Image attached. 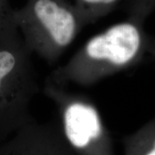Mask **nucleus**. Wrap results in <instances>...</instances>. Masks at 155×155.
<instances>
[{
	"label": "nucleus",
	"mask_w": 155,
	"mask_h": 155,
	"mask_svg": "<svg viewBox=\"0 0 155 155\" xmlns=\"http://www.w3.org/2000/svg\"><path fill=\"white\" fill-rule=\"evenodd\" d=\"M144 23L128 17L93 36L48 80L61 86L73 83L89 87L155 60V39L144 30Z\"/></svg>",
	"instance_id": "f257e3e1"
},
{
	"label": "nucleus",
	"mask_w": 155,
	"mask_h": 155,
	"mask_svg": "<svg viewBox=\"0 0 155 155\" xmlns=\"http://www.w3.org/2000/svg\"><path fill=\"white\" fill-rule=\"evenodd\" d=\"M18 28L31 53L54 63L71 45L85 25L70 0H28L15 10Z\"/></svg>",
	"instance_id": "f03ea898"
},
{
	"label": "nucleus",
	"mask_w": 155,
	"mask_h": 155,
	"mask_svg": "<svg viewBox=\"0 0 155 155\" xmlns=\"http://www.w3.org/2000/svg\"><path fill=\"white\" fill-rule=\"evenodd\" d=\"M44 93L55 103L64 139L76 155H114L111 138L95 103L47 80Z\"/></svg>",
	"instance_id": "7ed1b4c3"
},
{
	"label": "nucleus",
	"mask_w": 155,
	"mask_h": 155,
	"mask_svg": "<svg viewBox=\"0 0 155 155\" xmlns=\"http://www.w3.org/2000/svg\"><path fill=\"white\" fill-rule=\"evenodd\" d=\"M31 54L23 41L0 45V142L35 121L30 104L39 87Z\"/></svg>",
	"instance_id": "20e7f679"
},
{
	"label": "nucleus",
	"mask_w": 155,
	"mask_h": 155,
	"mask_svg": "<svg viewBox=\"0 0 155 155\" xmlns=\"http://www.w3.org/2000/svg\"><path fill=\"white\" fill-rule=\"evenodd\" d=\"M0 155H76L64 139L58 124L35 121L19 129L0 146Z\"/></svg>",
	"instance_id": "39448f33"
},
{
	"label": "nucleus",
	"mask_w": 155,
	"mask_h": 155,
	"mask_svg": "<svg viewBox=\"0 0 155 155\" xmlns=\"http://www.w3.org/2000/svg\"><path fill=\"white\" fill-rule=\"evenodd\" d=\"M124 155H155V116L123 140Z\"/></svg>",
	"instance_id": "423d86ee"
},
{
	"label": "nucleus",
	"mask_w": 155,
	"mask_h": 155,
	"mask_svg": "<svg viewBox=\"0 0 155 155\" xmlns=\"http://www.w3.org/2000/svg\"><path fill=\"white\" fill-rule=\"evenodd\" d=\"M122 0H73L85 25L96 22L113 9Z\"/></svg>",
	"instance_id": "0eeeda50"
},
{
	"label": "nucleus",
	"mask_w": 155,
	"mask_h": 155,
	"mask_svg": "<svg viewBox=\"0 0 155 155\" xmlns=\"http://www.w3.org/2000/svg\"><path fill=\"white\" fill-rule=\"evenodd\" d=\"M18 25L15 19V10L9 0H0V45L19 42Z\"/></svg>",
	"instance_id": "6e6552de"
},
{
	"label": "nucleus",
	"mask_w": 155,
	"mask_h": 155,
	"mask_svg": "<svg viewBox=\"0 0 155 155\" xmlns=\"http://www.w3.org/2000/svg\"><path fill=\"white\" fill-rule=\"evenodd\" d=\"M125 5L128 17L144 22L155 9V0H127Z\"/></svg>",
	"instance_id": "1a4fd4ad"
}]
</instances>
